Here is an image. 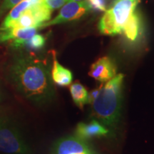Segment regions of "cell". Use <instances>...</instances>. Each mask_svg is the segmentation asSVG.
Listing matches in <instances>:
<instances>
[{"label": "cell", "mask_w": 154, "mask_h": 154, "mask_svg": "<svg viewBox=\"0 0 154 154\" xmlns=\"http://www.w3.org/2000/svg\"><path fill=\"white\" fill-rule=\"evenodd\" d=\"M90 9L96 11H106V0H87Z\"/></svg>", "instance_id": "obj_18"}, {"label": "cell", "mask_w": 154, "mask_h": 154, "mask_svg": "<svg viewBox=\"0 0 154 154\" xmlns=\"http://www.w3.org/2000/svg\"><path fill=\"white\" fill-rule=\"evenodd\" d=\"M140 19L137 11L134 13L128 22L125 26L123 33L130 41L134 42L136 40L140 31Z\"/></svg>", "instance_id": "obj_14"}, {"label": "cell", "mask_w": 154, "mask_h": 154, "mask_svg": "<svg viewBox=\"0 0 154 154\" xmlns=\"http://www.w3.org/2000/svg\"><path fill=\"white\" fill-rule=\"evenodd\" d=\"M70 1H72V2H82V1H84V0H68V2H70Z\"/></svg>", "instance_id": "obj_21"}, {"label": "cell", "mask_w": 154, "mask_h": 154, "mask_svg": "<svg viewBox=\"0 0 154 154\" xmlns=\"http://www.w3.org/2000/svg\"><path fill=\"white\" fill-rule=\"evenodd\" d=\"M69 90L73 101L80 109L89 103V93L79 82L76 81L73 83Z\"/></svg>", "instance_id": "obj_11"}, {"label": "cell", "mask_w": 154, "mask_h": 154, "mask_svg": "<svg viewBox=\"0 0 154 154\" xmlns=\"http://www.w3.org/2000/svg\"><path fill=\"white\" fill-rule=\"evenodd\" d=\"M44 2L51 11L59 9L68 2V0H44Z\"/></svg>", "instance_id": "obj_19"}, {"label": "cell", "mask_w": 154, "mask_h": 154, "mask_svg": "<svg viewBox=\"0 0 154 154\" xmlns=\"http://www.w3.org/2000/svg\"><path fill=\"white\" fill-rule=\"evenodd\" d=\"M88 10H90V7L86 1L68 2L63 6L55 18L42 24L41 29L79 19Z\"/></svg>", "instance_id": "obj_5"}, {"label": "cell", "mask_w": 154, "mask_h": 154, "mask_svg": "<svg viewBox=\"0 0 154 154\" xmlns=\"http://www.w3.org/2000/svg\"><path fill=\"white\" fill-rule=\"evenodd\" d=\"M89 76L101 83H106L116 75V67L109 57H103L91 65Z\"/></svg>", "instance_id": "obj_8"}, {"label": "cell", "mask_w": 154, "mask_h": 154, "mask_svg": "<svg viewBox=\"0 0 154 154\" xmlns=\"http://www.w3.org/2000/svg\"><path fill=\"white\" fill-rule=\"evenodd\" d=\"M45 42L46 38L43 35L36 34L25 42L23 47H27L30 49L38 50L42 49L44 47V44H45Z\"/></svg>", "instance_id": "obj_16"}, {"label": "cell", "mask_w": 154, "mask_h": 154, "mask_svg": "<svg viewBox=\"0 0 154 154\" xmlns=\"http://www.w3.org/2000/svg\"><path fill=\"white\" fill-rule=\"evenodd\" d=\"M140 0H114L106 11L99 24V29L105 35L114 36L123 33L125 26L136 12Z\"/></svg>", "instance_id": "obj_3"}, {"label": "cell", "mask_w": 154, "mask_h": 154, "mask_svg": "<svg viewBox=\"0 0 154 154\" xmlns=\"http://www.w3.org/2000/svg\"><path fill=\"white\" fill-rule=\"evenodd\" d=\"M29 27H36L38 29V26L36 24L35 19L33 15L31 12L29 8L26 9L20 15V17L17 19L15 22L11 24L10 28H29Z\"/></svg>", "instance_id": "obj_15"}, {"label": "cell", "mask_w": 154, "mask_h": 154, "mask_svg": "<svg viewBox=\"0 0 154 154\" xmlns=\"http://www.w3.org/2000/svg\"><path fill=\"white\" fill-rule=\"evenodd\" d=\"M51 76L53 82L59 86H68L72 84L73 80L72 72L59 63L54 54Z\"/></svg>", "instance_id": "obj_10"}, {"label": "cell", "mask_w": 154, "mask_h": 154, "mask_svg": "<svg viewBox=\"0 0 154 154\" xmlns=\"http://www.w3.org/2000/svg\"><path fill=\"white\" fill-rule=\"evenodd\" d=\"M38 29L36 27H29L0 30V42H11L13 47H23L25 42L36 34Z\"/></svg>", "instance_id": "obj_7"}, {"label": "cell", "mask_w": 154, "mask_h": 154, "mask_svg": "<svg viewBox=\"0 0 154 154\" xmlns=\"http://www.w3.org/2000/svg\"><path fill=\"white\" fill-rule=\"evenodd\" d=\"M7 75L15 89L34 104H47L54 97L51 72L45 61L31 57H17Z\"/></svg>", "instance_id": "obj_1"}, {"label": "cell", "mask_w": 154, "mask_h": 154, "mask_svg": "<svg viewBox=\"0 0 154 154\" xmlns=\"http://www.w3.org/2000/svg\"><path fill=\"white\" fill-rule=\"evenodd\" d=\"M109 131L99 121L94 119L88 123H79L76 128V136L86 140L94 137L104 136Z\"/></svg>", "instance_id": "obj_9"}, {"label": "cell", "mask_w": 154, "mask_h": 154, "mask_svg": "<svg viewBox=\"0 0 154 154\" xmlns=\"http://www.w3.org/2000/svg\"><path fill=\"white\" fill-rule=\"evenodd\" d=\"M51 154H96L85 140L76 136L60 138L54 144Z\"/></svg>", "instance_id": "obj_6"}, {"label": "cell", "mask_w": 154, "mask_h": 154, "mask_svg": "<svg viewBox=\"0 0 154 154\" xmlns=\"http://www.w3.org/2000/svg\"><path fill=\"white\" fill-rule=\"evenodd\" d=\"M31 5H32L31 0H23L14 6L3 21L2 24L0 26V30H5L10 28L11 24L15 22L22 14L23 11L26 10Z\"/></svg>", "instance_id": "obj_12"}, {"label": "cell", "mask_w": 154, "mask_h": 154, "mask_svg": "<svg viewBox=\"0 0 154 154\" xmlns=\"http://www.w3.org/2000/svg\"><path fill=\"white\" fill-rule=\"evenodd\" d=\"M29 8L35 19L38 29H41L42 25L49 22L51 19V10L44 4V1L36 5H31Z\"/></svg>", "instance_id": "obj_13"}, {"label": "cell", "mask_w": 154, "mask_h": 154, "mask_svg": "<svg viewBox=\"0 0 154 154\" xmlns=\"http://www.w3.org/2000/svg\"><path fill=\"white\" fill-rule=\"evenodd\" d=\"M0 152L6 154H32V150L16 123L1 112Z\"/></svg>", "instance_id": "obj_4"}, {"label": "cell", "mask_w": 154, "mask_h": 154, "mask_svg": "<svg viewBox=\"0 0 154 154\" xmlns=\"http://www.w3.org/2000/svg\"><path fill=\"white\" fill-rule=\"evenodd\" d=\"M22 1L23 0H4L2 4L0 6V17Z\"/></svg>", "instance_id": "obj_17"}, {"label": "cell", "mask_w": 154, "mask_h": 154, "mask_svg": "<svg viewBox=\"0 0 154 154\" xmlns=\"http://www.w3.org/2000/svg\"><path fill=\"white\" fill-rule=\"evenodd\" d=\"M124 75L119 74L99 87V92L90 101L94 118L103 126L115 128L120 121Z\"/></svg>", "instance_id": "obj_2"}, {"label": "cell", "mask_w": 154, "mask_h": 154, "mask_svg": "<svg viewBox=\"0 0 154 154\" xmlns=\"http://www.w3.org/2000/svg\"><path fill=\"white\" fill-rule=\"evenodd\" d=\"M2 93L1 88H0V101H2Z\"/></svg>", "instance_id": "obj_20"}]
</instances>
